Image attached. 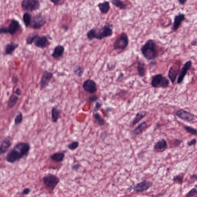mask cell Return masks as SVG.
<instances>
[{"instance_id": "6da1fadb", "label": "cell", "mask_w": 197, "mask_h": 197, "mask_svg": "<svg viewBox=\"0 0 197 197\" xmlns=\"http://www.w3.org/2000/svg\"><path fill=\"white\" fill-rule=\"evenodd\" d=\"M30 149V144L28 142H18L7 153L6 161L11 164L20 161L28 155Z\"/></svg>"}, {"instance_id": "7a4b0ae2", "label": "cell", "mask_w": 197, "mask_h": 197, "mask_svg": "<svg viewBox=\"0 0 197 197\" xmlns=\"http://www.w3.org/2000/svg\"><path fill=\"white\" fill-rule=\"evenodd\" d=\"M112 26L110 25H106L101 29H91L87 33L88 39L90 41L95 39L102 40L104 38L111 36L113 34Z\"/></svg>"}, {"instance_id": "3957f363", "label": "cell", "mask_w": 197, "mask_h": 197, "mask_svg": "<svg viewBox=\"0 0 197 197\" xmlns=\"http://www.w3.org/2000/svg\"><path fill=\"white\" fill-rule=\"evenodd\" d=\"M142 55L146 59H155L158 56V51L156 44L154 40L149 39L145 42L141 48Z\"/></svg>"}, {"instance_id": "277c9868", "label": "cell", "mask_w": 197, "mask_h": 197, "mask_svg": "<svg viewBox=\"0 0 197 197\" xmlns=\"http://www.w3.org/2000/svg\"><path fill=\"white\" fill-rule=\"evenodd\" d=\"M21 26L20 22L17 20L13 19L7 27L1 26L0 28V34H9L11 36L16 34V32L20 30Z\"/></svg>"}, {"instance_id": "5b68a950", "label": "cell", "mask_w": 197, "mask_h": 197, "mask_svg": "<svg viewBox=\"0 0 197 197\" xmlns=\"http://www.w3.org/2000/svg\"><path fill=\"white\" fill-rule=\"evenodd\" d=\"M170 81L169 79L161 74H158L154 76L151 82V85L154 88H166L168 87Z\"/></svg>"}, {"instance_id": "8992f818", "label": "cell", "mask_w": 197, "mask_h": 197, "mask_svg": "<svg viewBox=\"0 0 197 197\" xmlns=\"http://www.w3.org/2000/svg\"><path fill=\"white\" fill-rule=\"evenodd\" d=\"M43 180L45 186L52 190L55 189L60 181L59 178L51 173L44 176Z\"/></svg>"}, {"instance_id": "52a82bcc", "label": "cell", "mask_w": 197, "mask_h": 197, "mask_svg": "<svg viewBox=\"0 0 197 197\" xmlns=\"http://www.w3.org/2000/svg\"><path fill=\"white\" fill-rule=\"evenodd\" d=\"M46 23L45 17L41 14L39 13L32 17L29 27L35 29H40L45 26Z\"/></svg>"}, {"instance_id": "ba28073f", "label": "cell", "mask_w": 197, "mask_h": 197, "mask_svg": "<svg viewBox=\"0 0 197 197\" xmlns=\"http://www.w3.org/2000/svg\"><path fill=\"white\" fill-rule=\"evenodd\" d=\"M21 7L23 10L29 11H36L40 7V3L38 0H23Z\"/></svg>"}, {"instance_id": "9c48e42d", "label": "cell", "mask_w": 197, "mask_h": 197, "mask_svg": "<svg viewBox=\"0 0 197 197\" xmlns=\"http://www.w3.org/2000/svg\"><path fill=\"white\" fill-rule=\"evenodd\" d=\"M129 43V39L127 35L125 33L122 34L114 42V49H124L127 46Z\"/></svg>"}, {"instance_id": "30bf717a", "label": "cell", "mask_w": 197, "mask_h": 197, "mask_svg": "<svg viewBox=\"0 0 197 197\" xmlns=\"http://www.w3.org/2000/svg\"><path fill=\"white\" fill-rule=\"evenodd\" d=\"M53 75V73L48 70H45L44 72L40 82V90L41 91L45 89L48 86Z\"/></svg>"}, {"instance_id": "8fae6325", "label": "cell", "mask_w": 197, "mask_h": 197, "mask_svg": "<svg viewBox=\"0 0 197 197\" xmlns=\"http://www.w3.org/2000/svg\"><path fill=\"white\" fill-rule=\"evenodd\" d=\"M34 43L37 48H44L50 45L51 42L48 41V38L46 36H39V35L37 34Z\"/></svg>"}, {"instance_id": "7c38bea8", "label": "cell", "mask_w": 197, "mask_h": 197, "mask_svg": "<svg viewBox=\"0 0 197 197\" xmlns=\"http://www.w3.org/2000/svg\"><path fill=\"white\" fill-rule=\"evenodd\" d=\"M192 66V61H187L184 65L181 70L179 72L178 77L177 80L178 84H180L182 83L185 76L186 75L188 70H190Z\"/></svg>"}, {"instance_id": "4fadbf2b", "label": "cell", "mask_w": 197, "mask_h": 197, "mask_svg": "<svg viewBox=\"0 0 197 197\" xmlns=\"http://www.w3.org/2000/svg\"><path fill=\"white\" fill-rule=\"evenodd\" d=\"M83 87L85 91L89 94H93L97 92L96 83L91 79H87L85 81L83 85Z\"/></svg>"}, {"instance_id": "5bb4252c", "label": "cell", "mask_w": 197, "mask_h": 197, "mask_svg": "<svg viewBox=\"0 0 197 197\" xmlns=\"http://www.w3.org/2000/svg\"><path fill=\"white\" fill-rule=\"evenodd\" d=\"M176 114L179 118L188 122L193 121L195 119L193 114L183 109L178 110L176 112Z\"/></svg>"}, {"instance_id": "9a60e30c", "label": "cell", "mask_w": 197, "mask_h": 197, "mask_svg": "<svg viewBox=\"0 0 197 197\" xmlns=\"http://www.w3.org/2000/svg\"><path fill=\"white\" fill-rule=\"evenodd\" d=\"M12 144V139L10 137H7L4 138L1 142L0 147V153L1 155L5 154L9 149Z\"/></svg>"}, {"instance_id": "2e32d148", "label": "cell", "mask_w": 197, "mask_h": 197, "mask_svg": "<svg viewBox=\"0 0 197 197\" xmlns=\"http://www.w3.org/2000/svg\"><path fill=\"white\" fill-rule=\"evenodd\" d=\"M180 71L179 65H173L170 67L168 72V77L172 83H174Z\"/></svg>"}, {"instance_id": "e0dca14e", "label": "cell", "mask_w": 197, "mask_h": 197, "mask_svg": "<svg viewBox=\"0 0 197 197\" xmlns=\"http://www.w3.org/2000/svg\"><path fill=\"white\" fill-rule=\"evenodd\" d=\"M152 186L151 182L144 180L135 186L134 188V190L136 192H142L148 190Z\"/></svg>"}, {"instance_id": "ac0fdd59", "label": "cell", "mask_w": 197, "mask_h": 197, "mask_svg": "<svg viewBox=\"0 0 197 197\" xmlns=\"http://www.w3.org/2000/svg\"><path fill=\"white\" fill-rule=\"evenodd\" d=\"M185 15L183 13H180L174 17V23L172 26V29L174 31H176L179 29L182 22L185 20Z\"/></svg>"}, {"instance_id": "d6986e66", "label": "cell", "mask_w": 197, "mask_h": 197, "mask_svg": "<svg viewBox=\"0 0 197 197\" xmlns=\"http://www.w3.org/2000/svg\"><path fill=\"white\" fill-rule=\"evenodd\" d=\"M167 141L162 139L156 142L154 145V149L159 152H163L167 149Z\"/></svg>"}, {"instance_id": "ffe728a7", "label": "cell", "mask_w": 197, "mask_h": 197, "mask_svg": "<svg viewBox=\"0 0 197 197\" xmlns=\"http://www.w3.org/2000/svg\"><path fill=\"white\" fill-rule=\"evenodd\" d=\"M61 111L57 106H54L51 109V120L54 123H56L61 117Z\"/></svg>"}, {"instance_id": "44dd1931", "label": "cell", "mask_w": 197, "mask_h": 197, "mask_svg": "<svg viewBox=\"0 0 197 197\" xmlns=\"http://www.w3.org/2000/svg\"><path fill=\"white\" fill-rule=\"evenodd\" d=\"M65 51L64 47L62 45H58L54 48L52 56L56 59L60 58L64 54Z\"/></svg>"}, {"instance_id": "7402d4cb", "label": "cell", "mask_w": 197, "mask_h": 197, "mask_svg": "<svg viewBox=\"0 0 197 197\" xmlns=\"http://www.w3.org/2000/svg\"><path fill=\"white\" fill-rule=\"evenodd\" d=\"M19 45L18 44L13 42L7 44L5 48V55H10L12 54L16 48H18Z\"/></svg>"}, {"instance_id": "603a6c76", "label": "cell", "mask_w": 197, "mask_h": 197, "mask_svg": "<svg viewBox=\"0 0 197 197\" xmlns=\"http://www.w3.org/2000/svg\"><path fill=\"white\" fill-rule=\"evenodd\" d=\"M65 156V153L63 152H57L55 153L50 156L51 159L57 162H62L64 161Z\"/></svg>"}, {"instance_id": "cb8c5ba5", "label": "cell", "mask_w": 197, "mask_h": 197, "mask_svg": "<svg viewBox=\"0 0 197 197\" xmlns=\"http://www.w3.org/2000/svg\"><path fill=\"white\" fill-rule=\"evenodd\" d=\"M18 95H16L14 93H13L10 97L7 103V107L9 109H12L15 106L19 100Z\"/></svg>"}, {"instance_id": "d4e9b609", "label": "cell", "mask_w": 197, "mask_h": 197, "mask_svg": "<svg viewBox=\"0 0 197 197\" xmlns=\"http://www.w3.org/2000/svg\"><path fill=\"white\" fill-rule=\"evenodd\" d=\"M148 127V124L146 122L144 121L139 124L134 131V134L136 135H139L143 133L144 131Z\"/></svg>"}, {"instance_id": "484cf974", "label": "cell", "mask_w": 197, "mask_h": 197, "mask_svg": "<svg viewBox=\"0 0 197 197\" xmlns=\"http://www.w3.org/2000/svg\"><path fill=\"white\" fill-rule=\"evenodd\" d=\"M98 6L100 11L103 14H107L109 11L110 8V3L108 1L99 3Z\"/></svg>"}, {"instance_id": "4316f807", "label": "cell", "mask_w": 197, "mask_h": 197, "mask_svg": "<svg viewBox=\"0 0 197 197\" xmlns=\"http://www.w3.org/2000/svg\"><path fill=\"white\" fill-rule=\"evenodd\" d=\"M147 114L146 112L144 111L139 112L137 113L136 116L132 121V124L133 125H134L136 124L144 118L146 116Z\"/></svg>"}, {"instance_id": "83f0119b", "label": "cell", "mask_w": 197, "mask_h": 197, "mask_svg": "<svg viewBox=\"0 0 197 197\" xmlns=\"http://www.w3.org/2000/svg\"><path fill=\"white\" fill-rule=\"evenodd\" d=\"M32 17L31 15L29 13L26 12L23 14V20L26 27H27L30 26Z\"/></svg>"}, {"instance_id": "f1b7e54d", "label": "cell", "mask_w": 197, "mask_h": 197, "mask_svg": "<svg viewBox=\"0 0 197 197\" xmlns=\"http://www.w3.org/2000/svg\"><path fill=\"white\" fill-rule=\"evenodd\" d=\"M137 70L139 75L143 77L145 74V64L144 63L139 62L138 63Z\"/></svg>"}, {"instance_id": "f546056e", "label": "cell", "mask_w": 197, "mask_h": 197, "mask_svg": "<svg viewBox=\"0 0 197 197\" xmlns=\"http://www.w3.org/2000/svg\"><path fill=\"white\" fill-rule=\"evenodd\" d=\"M94 117L99 126H103L106 124L105 120L99 113H95L94 114Z\"/></svg>"}, {"instance_id": "4dcf8cb0", "label": "cell", "mask_w": 197, "mask_h": 197, "mask_svg": "<svg viewBox=\"0 0 197 197\" xmlns=\"http://www.w3.org/2000/svg\"><path fill=\"white\" fill-rule=\"evenodd\" d=\"M111 2L113 5L118 7L120 9H125L127 7V5L123 1H120V0H113V1H111Z\"/></svg>"}, {"instance_id": "1f68e13d", "label": "cell", "mask_w": 197, "mask_h": 197, "mask_svg": "<svg viewBox=\"0 0 197 197\" xmlns=\"http://www.w3.org/2000/svg\"><path fill=\"white\" fill-rule=\"evenodd\" d=\"M23 114L22 113L20 112L16 116L14 119V124L16 126L18 125L21 124L23 121Z\"/></svg>"}, {"instance_id": "d6a6232c", "label": "cell", "mask_w": 197, "mask_h": 197, "mask_svg": "<svg viewBox=\"0 0 197 197\" xmlns=\"http://www.w3.org/2000/svg\"><path fill=\"white\" fill-rule=\"evenodd\" d=\"M84 72V68L78 66L73 70V73L77 77H81L83 75Z\"/></svg>"}, {"instance_id": "836d02e7", "label": "cell", "mask_w": 197, "mask_h": 197, "mask_svg": "<svg viewBox=\"0 0 197 197\" xmlns=\"http://www.w3.org/2000/svg\"><path fill=\"white\" fill-rule=\"evenodd\" d=\"M184 128L188 133L195 136H197V130L196 129L191 126H184Z\"/></svg>"}, {"instance_id": "e575fe53", "label": "cell", "mask_w": 197, "mask_h": 197, "mask_svg": "<svg viewBox=\"0 0 197 197\" xmlns=\"http://www.w3.org/2000/svg\"><path fill=\"white\" fill-rule=\"evenodd\" d=\"M79 145V142L77 141H75L69 144L68 148L70 150L74 151L78 148Z\"/></svg>"}, {"instance_id": "d590c367", "label": "cell", "mask_w": 197, "mask_h": 197, "mask_svg": "<svg viewBox=\"0 0 197 197\" xmlns=\"http://www.w3.org/2000/svg\"><path fill=\"white\" fill-rule=\"evenodd\" d=\"M37 34L30 35V36L27 37V39H26V43L28 45H31L34 42L35 38L36 37Z\"/></svg>"}, {"instance_id": "8d00e7d4", "label": "cell", "mask_w": 197, "mask_h": 197, "mask_svg": "<svg viewBox=\"0 0 197 197\" xmlns=\"http://www.w3.org/2000/svg\"><path fill=\"white\" fill-rule=\"evenodd\" d=\"M197 195V190L196 188H193L189 191L186 195V197H192Z\"/></svg>"}, {"instance_id": "74e56055", "label": "cell", "mask_w": 197, "mask_h": 197, "mask_svg": "<svg viewBox=\"0 0 197 197\" xmlns=\"http://www.w3.org/2000/svg\"><path fill=\"white\" fill-rule=\"evenodd\" d=\"M51 2L53 3L54 5H63L64 4L65 2L64 1H62V0H55V1H50Z\"/></svg>"}, {"instance_id": "f35d334b", "label": "cell", "mask_w": 197, "mask_h": 197, "mask_svg": "<svg viewBox=\"0 0 197 197\" xmlns=\"http://www.w3.org/2000/svg\"><path fill=\"white\" fill-rule=\"evenodd\" d=\"M98 99V97L96 95H93L92 96L90 97L88 99V101L90 102H95Z\"/></svg>"}, {"instance_id": "ab89813d", "label": "cell", "mask_w": 197, "mask_h": 197, "mask_svg": "<svg viewBox=\"0 0 197 197\" xmlns=\"http://www.w3.org/2000/svg\"><path fill=\"white\" fill-rule=\"evenodd\" d=\"M173 181L174 182L181 184L182 181H183V179L180 176H175L174 178H173Z\"/></svg>"}, {"instance_id": "60d3db41", "label": "cell", "mask_w": 197, "mask_h": 197, "mask_svg": "<svg viewBox=\"0 0 197 197\" xmlns=\"http://www.w3.org/2000/svg\"><path fill=\"white\" fill-rule=\"evenodd\" d=\"M101 106V103L97 102L95 106V108H94V112L95 113H96L98 112L99 110L100 109Z\"/></svg>"}, {"instance_id": "b9f144b4", "label": "cell", "mask_w": 197, "mask_h": 197, "mask_svg": "<svg viewBox=\"0 0 197 197\" xmlns=\"http://www.w3.org/2000/svg\"><path fill=\"white\" fill-rule=\"evenodd\" d=\"M197 140L196 139H193L192 140L188 142V146H192V145H195L196 144Z\"/></svg>"}, {"instance_id": "7bdbcfd3", "label": "cell", "mask_w": 197, "mask_h": 197, "mask_svg": "<svg viewBox=\"0 0 197 197\" xmlns=\"http://www.w3.org/2000/svg\"><path fill=\"white\" fill-rule=\"evenodd\" d=\"M16 95L20 96L22 95V91L20 88H17L15 91L14 93Z\"/></svg>"}, {"instance_id": "ee69618b", "label": "cell", "mask_w": 197, "mask_h": 197, "mask_svg": "<svg viewBox=\"0 0 197 197\" xmlns=\"http://www.w3.org/2000/svg\"><path fill=\"white\" fill-rule=\"evenodd\" d=\"M30 189L29 188H25L23 189L22 192V194L24 195H28L30 193Z\"/></svg>"}, {"instance_id": "f6af8a7d", "label": "cell", "mask_w": 197, "mask_h": 197, "mask_svg": "<svg viewBox=\"0 0 197 197\" xmlns=\"http://www.w3.org/2000/svg\"><path fill=\"white\" fill-rule=\"evenodd\" d=\"M182 142V141L179 140V139H176L174 141V145L175 146H178L181 145Z\"/></svg>"}, {"instance_id": "bcb514c9", "label": "cell", "mask_w": 197, "mask_h": 197, "mask_svg": "<svg viewBox=\"0 0 197 197\" xmlns=\"http://www.w3.org/2000/svg\"><path fill=\"white\" fill-rule=\"evenodd\" d=\"M12 82L14 84H16L18 83L19 82V79L17 77V76H13L12 77Z\"/></svg>"}, {"instance_id": "7dc6e473", "label": "cell", "mask_w": 197, "mask_h": 197, "mask_svg": "<svg viewBox=\"0 0 197 197\" xmlns=\"http://www.w3.org/2000/svg\"><path fill=\"white\" fill-rule=\"evenodd\" d=\"M80 167V165L79 164H76L75 165L73 166L72 167V169L74 170H77Z\"/></svg>"}, {"instance_id": "c3c4849f", "label": "cell", "mask_w": 197, "mask_h": 197, "mask_svg": "<svg viewBox=\"0 0 197 197\" xmlns=\"http://www.w3.org/2000/svg\"><path fill=\"white\" fill-rule=\"evenodd\" d=\"M187 1V0H179V3L182 5H184Z\"/></svg>"}, {"instance_id": "681fc988", "label": "cell", "mask_w": 197, "mask_h": 197, "mask_svg": "<svg viewBox=\"0 0 197 197\" xmlns=\"http://www.w3.org/2000/svg\"><path fill=\"white\" fill-rule=\"evenodd\" d=\"M63 28L65 29V30H67L69 29V27L66 25H64L63 26Z\"/></svg>"}, {"instance_id": "f907efd6", "label": "cell", "mask_w": 197, "mask_h": 197, "mask_svg": "<svg viewBox=\"0 0 197 197\" xmlns=\"http://www.w3.org/2000/svg\"><path fill=\"white\" fill-rule=\"evenodd\" d=\"M192 178L197 180V174H193L192 176Z\"/></svg>"}]
</instances>
